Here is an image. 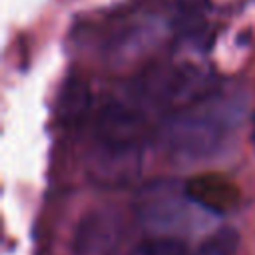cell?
Wrapping results in <instances>:
<instances>
[{"label":"cell","mask_w":255,"mask_h":255,"mask_svg":"<svg viewBox=\"0 0 255 255\" xmlns=\"http://www.w3.org/2000/svg\"><path fill=\"white\" fill-rule=\"evenodd\" d=\"M237 110L235 100L209 94L207 98L173 112L161 129L165 149L171 157L187 161L209 157L223 143L231 128V116Z\"/></svg>","instance_id":"obj_1"},{"label":"cell","mask_w":255,"mask_h":255,"mask_svg":"<svg viewBox=\"0 0 255 255\" xmlns=\"http://www.w3.org/2000/svg\"><path fill=\"white\" fill-rule=\"evenodd\" d=\"M139 92L149 102L177 112L213 94V76L189 64L159 66L141 76Z\"/></svg>","instance_id":"obj_2"},{"label":"cell","mask_w":255,"mask_h":255,"mask_svg":"<svg viewBox=\"0 0 255 255\" xmlns=\"http://www.w3.org/2000/svg\"><path fill=\"white\" fill-rule=\"evenodd\" d=\"M191 207H195V203L185 197L183 189L175 197V191L165 189L163 181H155L141 193L137 215L153 233L179 237L181 233L193 229Z\"/></svg>","instance_id":"obj_3"},{"label":"cell","mask_w":255,"mask_h":255,"mask_svg":"<svg viewBox=\"0 0 255 255\" xmlns=\"http://www.w3.org/2000/svg\"><path fill=\"white\" fill-rule=\"evenodd\" d=\"M122 241V217L112 207L86 211L72 233V255H114Z\"/></svg>","instance_id":"obj_4"},{"label":"cell","mask_w":255,"mask_h":255,"mask_svg":"<svg viewBox=\"0 0 255 255\" xmlns=\"http://www.w3.org/2000/svg\"><path fill=\"white\" fill-rule=\"evenodd\" d=\"M141 169V145H110L94 141L88 153L90 175L104 185H126Z\"/></svg>","instance_id":"obj_5"},{"label":"cell","mask_w":255,"mask_h":255,"mask_svg":"<svg viewBox=\"0 0 255 255\" xmlns=\"http://www.w3.org/2000/svg\"><path fill=\"white\" fill-rule=\"evenodd\" d=\"M181 189L189 201L209 215H225L233 211L241 199L239 187L229 177L219 173L193 175L183 181Z\"/></svg>","instance_id":"obj_6"},{"label":"cell","mask_w":255,"mask_h":255,"mask_svg":"<svg viewBox=\"0 0 255 255\" xmlns=\"http://www.w3.org/2000/svg\"><path fill=\"white\" fill-rule=\"evenodd\" d=\"M145 124L143 118L122 102H108L96 120L94 141L110 145H141Z\"/></svg>","instance_id":"obj_7"},{"label":"cell","mask_w":255,"mask_h":255,"mask_svg":"<svg viewBox=\"0 0 255 255\" xmlns=\"http://www.w3.org/2000/svg\"><path fill=\"white\" fill-rule=\"evenodd\" d=\"M90 108V86L84 78L72 76L64 82L60 100H58V114L64 124L80 122Z\"/></svg>","instance_id":"obj_8"},{"label":"cell","mask_w":255,"mask_h":255,"mask_svg":"<svg viewBox=\"0 0 255 255\" xmlns=\"http://www.w3.org/2000/svg\"><path fill=\"white\" fill-rule=\"evenodd\" d=\"M129 255H189V249L181 237L175 235H157L139 241Z\"/></svg>","instance_id":"obj_9"},{"label":"cell","mask_w":255,"mask_h":255,"mask_svg":"<svg viewBox=\"0 0 255 255\" xmlns=\"http://www.w3.org/2000/svg\"><path fill=\"white\" fill-rule=\"evenodd\" d=\"M193 255H227V253L223 249H219V247H207V249H201V251H197Z\"/></svg>","instance_id":"obj_10"},{"label":"cell","mask_w":255,"mask_h":255,"mask_svg":"<svg viewBox=\"0 0 255 255\" xmlns=\"http://www.w3.org/2000/svg\"><path fill=\"white\" fill-rule=\"evenodd\" d=\"M251 141H253V149H255V128H253V133H251Z\"/></svg>","instance_id":"obj_11"}]
</instances>
